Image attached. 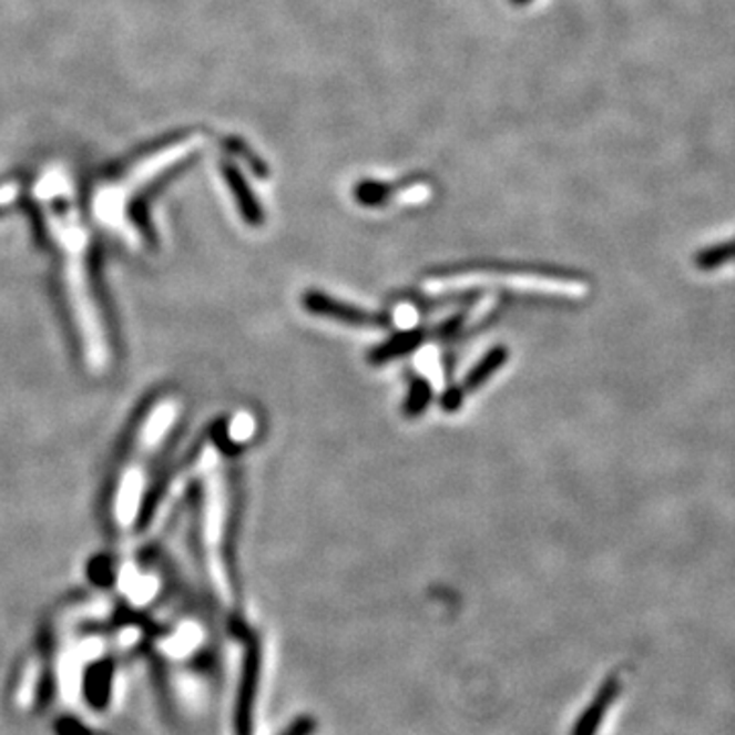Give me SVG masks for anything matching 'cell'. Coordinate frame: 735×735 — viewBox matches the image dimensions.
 Returning <instances> with one entry per match:
<instances>
[{
    "instance_id": "9",
    "label": "cell",
    "mask_w": 735,
    "mask_h": 735,
    "mask_svg": "<svg viewBox=\"0 0 735 735\" xmlns=\"http://www.w3.org/2000/svg\"><path fill=\"white\" fill-rule=\"evenodd\" d=\"M399 191V186L395 184H387V182L366 181L360 182L354 188V196L356 201L364 205V207H380L392 198V194Z\"/></svg>"
},
{
    "instance_id": "11",
    "label": "cell",
    "mask_w": 735,
    "mask_h": 735,
    "mask_svg": "<svg viewBox=\"0 0 735 735\" xmlns=\"http://www.w3.org/2000/svg\"><path fill=\"white\" fill-rule=\"evenodd\" d=\"M465 390L458 387V385H450V387L446 388V392L441 395V399H439L441 411L458 414L462 409V405H465Z\"/></svg>"
},
{
    "instance_id": "12",
    "label": "cell",
    "mask_w": 735,
    "mask_h": 735,
    "mask_svg": "<svg viewBox=\"0 0 735 735\" xmlns=\"http://www.w3.org/2000/svg\"><path fill=\"white\" fill-rule=\"evenodd\" d=\"M515 4H525V2H529V0H513Z\"/></svg>"
},
{
    "instance_id": "10",
    "label": "cell",
    "mask_w": 735,
    "mask_h": 735,
    "mask_svg": "<svg viewBox=\"0 0 735 735\" xmlns=\"http://www.w3.org/2000/svg\"><path fill=\"white\" fill-rule=\"evenodd\" d=\"M466 319H468V313H456L452 317H448L446 321L429 327V337H433V339H453L465 329Z\"/></svg>"
},
{
    "instance_id": "4",
    "label": "cell",
    "mask_w": 735,
    "mask_h": 735,
    "mask_svg": "<svg viewBox=\"0 0 735 735\" xmlns=\"http://www.w3.org/2000/svg\"><path fill=\"white\" fill-rule=\"evenodd\" d=\"M300 303H303L305 310L310 315H315V317L344 323V325L356 327V329H388L390 325H395L388 313L364 309V307L339 300V298L331 297L323 290H315V288L305 290Z\"/></svg>"
},
{
    "instance_id": "5",
    "label": "cell",
    "mask_w": 735,
    "mask_h": 735,
    "mask_svg": "<svg viewBox=\"0 0 735 735\" xmlns=\"http://www.w3.org/2000/svg\"><path fill=\"white\" fill-rule=\"evenodd\" d=\"M429 337V327H415V329H405L397 331L378 344L376 348L368 351L366 360L370 366H387L390 361L400 360L405 356H411L417 349L426 344Z\"/></svg>"
},
{
    "instance_id": "6",
    "label": "cell",
    "mask_w": 735,
    "mask_h": 735,
    "mask_svg": "<svg viewBox=\"0 0 735 735\" xmlns=\"http://www.w3.org/2000/svg\"><path fill=\"white\" fill-rule=\"evenodd\" d=\"M509 356H511V351H509V348H504V346H494V348H490L489 351H487V354H484V356H482V358L468 370V375L465 376V380H462V385H460V388L465 390V395H472V392H477V390L484 387L490 378L497 375V372L503 368L504 364L509 361Z\"/></svg>"
},
{
    "instance_id": "1",
    "label": "cell",
    "mask_w": 735,
    "mask_h": 735,
    "mask_svg": "<svg viewBox=\"0 0 735 735\" xmlns=\"http://www.w3.org/2000/svg\"><path fill=\"white\" fill-rule=\"evenodd\" d=\"M45 217L60 252L68 309L76 325L84 358L94 370H103L109 361V339L94 297L89 242L70 208H48Z\"/></svg>"
},
{
    "instance_id": "8",
    "label": "cell",
    "mask_w": 735,
    "mask_h": 735,
    "mask_svg": "<svg viewBox=\"0 0 735 735\" xmlns=\"http://www.w3.org/2000/svg\"><path fill=\"white\" fill-rule=\"evenodd\" d=\"M431 400H433L431 382L423 376L415 375L409 380V392H407V399L402 402V415L407 419H419L421 415L426 414Z\"/></svg>"
},
{
    "instance_id": "3",
    "label": "cell",
    "mask_w": 735,
    "mask_h": 735,
    "mask_svg": "<svg viewBox=\"0 0 735 735\" xmlns=\"http://www.w3.org/2000/svg\"><path fill=\"white\" fill-rule=\"evenodd\" d=\"M427 283L439 288L452 286H480V284H499L528 290H542L550 295L579 297L586 293L589 284L560 270H540V268H507V266H465V268H446L431 272Z\"/></svg>"
},
{
    "instance_id": "7",
    "label": "cell",
    "mask_w": 735,
    "mask_h": 735,
    "mask_svg": "<svg viewBox=\"0 0 735 735\" xmlns=\"http://www.w3.org/2000/svg\"><path fill=\"white\" fill-rule=\"evenodd\" d=\"M225 176H227V182H229L233 194L237 198L242 217L254 227L262 225L264 223V208L259 207L256 196L252 193V188L247 186V182L242 178V174L237 170L229 169L225 172Z\"/></svg>"
},
{
    "instance_id": "2",
    "label": "cell",
    "mask_w": 735,
    "mask_h": 735,
    "mask_svg": "<svg viewBox=\"0 0 735 735\" xmlns=\"http://www.w3.org/2000/svg\"><path fill=\"white\" fill-rule=\"evenodd\" d=\"M181 415V402L174 397L155 400L150 411L143 415L142 423L135 431L133 446L119 468L111 517L119 533H130L142 513L143 494L150 482V472L157 452L166 446L176 419Z\"/></svg>"
}]
</instances>
